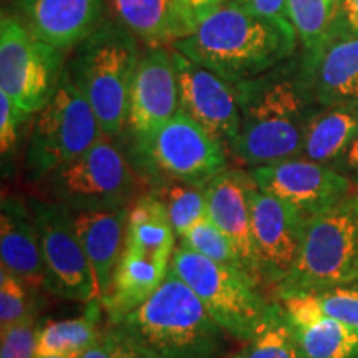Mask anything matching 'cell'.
Segmentation results:
<instances>
[{
  "instance_id": "8d00e7d4",
  "label": "cell",
  "mask_w": 358,
  "mask_h": 358,
  "mask_svg": "<svg viewBox=\"0 0 358 358\" xmlns=\"http://www.w3.org/2000/svg\"><path fill=\"white\" fill-rule=\"evenodd\" d=\"M334 169H337L340 174L350 179L355 187L358 186V131L348 145L345 153L342 155V158L335 163Z\"/></svg>"
},
{
  "instance_id": "74e56055",
  "label": "cell",
  "mask_w": 358,
  "mask_h": 358,
  "mask_svg": "<svg viewBox=\"0 0 358 358\" xmlns=\"http://www.w3.org/2000/svg\"><path fill=\"white\" fill-rule=\"evenodd\" d=\"M237 3L264 17H285L287 0H236Z\"/></svg>"
},
{
  "instance_id": "ab89813d",
  "label": "cell",
  "mask_w": 358,
  "mask_h": 358,
  "mask_svg": "<svg viewBox=\"0 0 358 358\" xmlns=\"http://www.w3.org/2000/svg\"><path fill=\"white\" fill-rule=\"evenodd\" d=\"M15 2H17V6L22 7V10H25V8L32 3V0H15Z\"/></svg>"
},
{
  "instance_id": "e0dca14e",
  "label": "cell",
  "mask_w": 358,
  "mask_h": 358,
  "mask_svg": "<svg viewBox=\"0 0 358 358\" xmlns=\"http://www.w3.org/2000/svg\"><path fill=\"white\" fill-rule=\"evenodd\" d=\"M252 178L248 169L227 168L206 186L208 217L216 224L239 250L249 274L262 285L252 237L249 191ZM264 287V285H262Z\"/></svg>"
},
{
  "instance_id": "8992f818",
  "label": "cell",
  "mask_w": 358,
  "mask_h": 358,
  "mask_svg": "<svg viewBox=\"0 0 358 358\" xmlns=\"http://www.w3.org/2000/svg\"><path fill=\"white\" fill-rule=\"evenodd\" d=\"M123 146L145 191L161 181L208 186L229 168L226 148L181 110L150 136Z\"/></svg>"
},
{
  "instance_id": "d4e9b609",
  "label": "cell",
  "mask_w": 358,
  "mask_h": 358,
  "mask_svg": "<svg viewBox=\"0 0 358 358\" xmlns=\"http://www.w3.org/2000/svg\"><path fill=\"white\" fill-rule=\"evenodd\" d=\"M358 131V103L319 106L307 124L301 158L335 166Z\"/></svg>"
},
{
  "instance_id": "4316f807",
  "label": "cell",
  "mask_w": 358,
  "mask_h": 358,
  "mask_svg": "<svg viewBox=\"0 0 358 358\" xmlns=\"http://www.w3.org/2000/svg\"><path fill=\"white\" fill-rule=\"evenodd\" d=\"M146 191L153 192L164 204L178 239L208 217L206 186H196L182 181H161Z\"/></svg>"
},
{
  "instance_id": "603a6c76",
  "label": "cell",
  "mask_w": 358,
  "mask_h": 358,
  "mask_svg": "<svg viewBox=\"0 0 358 358\" xmlns=\"http://www.w3.org/2000/svg\"><path fill=\"white\" fill-rule=\"evenodd\" d=\"M169 272V264L123 249L103 308L108 324H118L153 295Z\"/></svg>"
},
{
  "instance_id": "ac0fdd59",
  "label": "cell",
  "mask_w": 358,
  "mask_h": 358,
  "mask_svg": "<svg viewBox=\"0 0 358 358\" xmlns=\"http://www.w3.org/2000/svg\"><path fill=\"white\" fill-rule=\"evenodd\" d=\"M0 262L27 284L45 290L40 237L29 199L3 194L0 203Z\"/></svg>"
},
{
  "instance_id": "836d02e7",
  "label": "cell",
  "mask_w": 358,
  "mask_h": 358,
  "mask_svg": "<svg viewBox=\"0 0 358 358\" xmlns=\"http://www.w3.org/2000/svg\"><path fill=\"white\" fill-rule=\"evenodd\" d=\"M313 297L324 315L358 329V279L335 285Z\"/></svg>"
},
{
  "instance_id": "4fadbf2b",
  "label": "cell",
  "mask_w": 358,
  "mask_h": 358,
  "mask_svg": "<svg viewBox=\"0 0 358 358\" xmlns=\"http://www.w3.org/2000/svg\"><path fill=\"white\" fill-rule=\"evenodd\" d=\"M173 60L178 75L179 108L231 153L241 129L236 85L174 48Z\"/></svg>"
},
{
  "instance_id": "ba28073f",
  "label": "cell",
  "mask_w": 358,
  "mask_h": 358,
  "mask_svg": "<svg viewBox=\"0 0 358 358\" xmlns=\"http://www.w3.org/2000/svg\"><path fill=\"white\" fill-rule=\"evenodd\" d=\"M169 271L186 282L213 319L237 342L248 343L266 322L272 302L249 274L222 266L181 245L174 249Z\"/></svg>"
},
{
  "instance_id": "2e32d148",
  "label": "cell",
  "mask_w": 358,
  "mask_h": 358,
  "mask_svg": "<svg viewBox=\"0 0 358 358\" xmlns=\"http://www.w3.org/2000/svg\"><path fill=\"white\" fill-rule=\"evenodd\" d=\"M302 57L317 105L358 103V35L332 29L315 50H302Z\"/></svg>"
},
{
  "instance_id": "9c48e42d",
  "label": "cell",
  "mask_w": 358,
  "mask_h": 358,
  "mask_svg": "<svg viewBox=\"0 0 358 358\" xmlns=\"http://www.w3.org/2000/svg\"><path fill=\"white\" fill-rule=\"evenodd\" d=\"M105 136L100 120L65 69L55 95L34 115L25 146V179L34 185Z\"/></svg>"
},
{
  "instance_id": "d590c367",
  "label": "cell",
  "mask_w": 358,
  "mask_h": 358,
  "mask_svg": "<svg viewBox=\"0 0 358 358\" xmlns=\"http://www.w3.org/2000/svg\"><path fill=\"white\" fill-rule=\"evenodd\" d=\"M332 29L343 34L358 35V0H337Z\"/></svg>"
},
{
  "instance_id": "d6986e66",
  "label": "cell",
  "mask_w": 358,
  "mask_h": 358,
  "mask_svg": "<svg viewBox=\"0 0 358 358\" xmlns=\"http://www.w3.org/2000/svg\"><path fill=\"white\" fill-rule=\"evenodd\" d=\"M106 0H32L25 22L40 40L75 50L105 20Z\"/></svg>"
},
{
  "instance_id": "7c38bea8",
  "label": "cell",
  "mask_w": 358,
  "mask_h": 358,
  "mask_svg": "<svg viewBox=\"0 0 358 358\" xmlns=\"http://www.w3.org/2000/svg\"><path fill=\"white\" fill-rule=\"evenodd\" d=\"M248 173L259 189L292 204L306 217L329 211L355 191L337 169L301 156L248 168Z\"/></svg>"
},
{
  "instance_id": "4dcf8cb0",
  "label": "cell",
  "mask_w": 358,
  "mask_h": 358,
  "mask_svg": "<svg viewBox=\"0 0 358 358\" xmlns=\"http://www.w3.org/2000/svg\"><path fill=\"white\" fill-rule=\"evenodd\" d=\"M40 290L20 277L2 268L0 271V330L32 315H38L42 297Z\"/></svg>"
},
{
  "instance_id": "3957f363",
  "label": "cell",
  "mask_w": 358,
  "mask_h": 358,
  "mask_svg": "<svg viewBox=\"0 0 358 358\" xmlns=\"http://www.w3.org/2000/svg\"><path fill=\"white\" fill-rule=\"evenodd\" d=\"M140 40L118 20L105 19L73 50L69 75L93 106L105 136L122 141Z\"/></svg>"
},
{
  "instance_id": "9a60e30c",
  "label": "cell",
  "mask_w": 358,
  "mask_h": 358,
  "mask_svg": "<svg viewBox=\"0 0 358 358\" xmlns=\"http://www.w3.org/2000/svg\"><path fill=\"white\" fill-rule=\"evenodd\" d=\"M179 108V87L171 47H146L138 62L128 100L122 143L143 140L169 122Z\"/></svg>"
},
{
  "instance_id": "f35d334b",
  "label": "cell",
  "mask_w": 358,
  "mask_h": 358,
  "mask_svg": "<svg viewBox=\"0 0 358 358\" xmlns=\"http://www.w3.org/2000/svg\"><path fill=\"white\" fill-rule=\"evenodd\" d=\"M224 2H226V0H185L187 8H189L191 15L194 17L196 24Z\"/></svg>"
},
{
  "instance_id": "f546056e",
  "label": "cell",
  "mask_w": 358,
  "mask_h": 358,
  "mask_svg": "<svg viewBox=\"0 0 358 358\" xmlns=\"http://www.w3.org/2000/svg\"><path fill=\"white\" fill-rule=\"evenodd\" d=\"M178 245L194 250V252L201 254V256L211 259V261L217 264H222V266L239 268V271L249 274L239 250H237L234 243L229 239V236L219 229L209 217L203 219L194 227H191L186 234L179 237Z\"/></svg>"
},
{
  "instance_id": "30bf717a",
  "label": "cell",
  "mask_w": 358,
  "mask_h": 358,
  "mask_svg": "<svg viewBox=\"0 0 358 358\" xmlns=\"http://www.w3.org/2000/svg\"><path fill=\"white\" fill-rule=\"evenodd\" d=\"M66 52L43 42L27 22L3 10L0 19V92L35 115L55 95Z\"/></svg>"
},
{
  "instance_id": "ffe728a7",
  "label": "cell",
  "mask_w": 358,
  "mask_h": 358,
  "mask_svg": "<svg viewBox=\"0 0 358 358\" xmlns=\"http://www.w3.org/2000/svg\"><path fill=\"white\" fill-rule=\"evenodd\" d=\"M71 211V209H70ZM129 206L71 211L75 231L95 274L100 301L106 297L127 243Z\"/></svg>"
},
{
  "instance_id": "5bb4252c",
  "label": "cell",
  "mask_w": 358,
  "mask_h": 358,
  "mask_svg": "<svg viewBox=\"0 0 358 358\" xmlns=\"http://www.w3.org/2000/svg\"><path fill=\"white\" fill-rule=\"evenodd\" d=\"M252 237L264 287H274L285 279L297 259L307 219L285 203L259 189L252 182L249 191Z\"/></svg>"
},
{
  "instance_id": "6da1fadb",
  "label": "cell",
  "mask_w": 358,
  "mask_h": 358,
  "mask_svg": "<svg viewBox=\"0 0 358 358\" xmlns=\"http://www.w3.org/2000/svg\"><path fill=\"white\" fill-rule=\"evenodd\" d=\"M241 129L229 156L243 166L299 158L312 115L319 108L302 52L261 77L236 83Z\"/></svg>"
},
{
  "instance_id": "7bdbcfd3",
  "label": "cell",
  "mask_w": 358,
  "mask_h": 358,
  "mask_svg": "<svg viewBox=\"0 0 358 358\" xmlns=\"http://www.w3.org/2000/svg\"><path fill=\"white\" fill-rule=\"evenodd\" d=\"M355 192H357V194H358V186H357V187H355Z\"/></svg>"
},
{
  "instance_id": "b9f144b4",
  "label": "cell",
  "mask_w": 358,
  "mask_h": 358,
  "mask_svg": "<svg viewBox=\"0 0 358 358\" xmlns=\"http://www.w3.org/2000/svg\"><path fill=\"white\" fill-rule=\"evenodd\" d=\"M232 358H243V355H241V353H237V355H234Z\"/></svg>"
},
{
  "instance_id": "7402d4cb",
  "label": "cell",
  "mask_w": 358,
  "mask_h": 358,
  "mask_svg": "<svg viewBox=\"0 0 358 358\" xmlns=\"http://www.w3.org/2000/svg\"><path fill=\"white\" fill-rule=\"evenodd\" d=\"M115 19L146 47H173L196 27L185 0H111Z\"/></svg>"
},
{
  "instance_id": "277c9868",
  "label": "cell",
  "mask_w": 358,
  "mask_h": 358,
  "mask_svg": "<svg viewBox=\"0 0 358 358\" xmlns=\"http://www.w3.org/2000/svg\"><path fill=\"white\" fill-rule=\"evenodd\" d=\"M158 358H221L226 332L171 271L148 301L122 320Z\"/></svg>"
},
{
  "instance_id": "44dd1931",
  "label": "cell",
  "mask_w": 358,
  "mask_h": 358,
  "mask_svg": "<svg viewBox=\"0 0 358 358\" xmlns=\"http://www.w3.org/2000/svg\"><path fill=\"white\" fill-rule=\"evenodd\" d=\"M280 302L294 325L302 358H358V329L324 315L313 295Z\"/></svg>"
},
{
  "instance_id": "f1b7e54d",
  "label": "cell",
  "mask_w": 358,
  "mask_h": 358,
  "mask_svg": "<svg viewBox=\"0 0 358 358\" xmlns=\"http://www.w3.org/2000/svg\"><path fill=\"white\" fill-rule=\"evenodd\" d=\"M337 0H287V19L297 32L303 52L315 50L330 34Z\"/></svg>"
},
{
  "instance_id": "484cf974",
  "label": "cell",
  "mask_w": 358,
  "mask_h": 358,
  "mask_svg": "<svg viewBox=\"0 0 358 358\" xmlns=\"http://www.w3.org/2000/svg\"><path fill=\"white\" fill-rule=\"evenodd\" d=\"M105 308L100 299L85 303V310L70 319L53 320L40 327L37 355L78 358L101 335Z\"/></svg>"
},
{
  "instance_id": "7a4b0ae2",
  "label": "cell",
  "mask_w": 358,
  "mask_h": 358,
  "mask_svg": "<svg viewBox=\"0 0 358 358\" xmlns=\"http://www.w3.org/2000/svg\"><path fill=\"white\" fill-rule=\"evenodd\" d=\"M299 45L289 19L259 15L236 0H226L173 48L236 85L289 60Z\"/></svg>"
},
{
  "instance_id": "8fae6325",
  "label": "cell",
  "mask_w": 358,
  "mask_h": 358,
  "mask_svg": "<svg viewBox=\"0 0 358 358\" xmlns=\"http://www.w3.org/2000/svg\"><path fill=\"white\" fill-rule=\"evenodd\" d=\"M29 204L40 237L45 292L80 303L100 299L95 274L75 231L70 208L43 196L29 198Z\"/></svg>"
},
{
  "instance_id": "60d3db41",
  "label": "cell",
  "mask_w": 358,
  "mask_h": 358,
  "mask_svg": "<svg viewBox=\"0 0 358 358\" xmlns=\"http://www.w3.org/2000/svg\"><path fill=\"white\" fill-rule=\"evenodd\" d=\"M35 358H65V357H60V355H37Z\"/></svg>"
},
{
  "instance_id": "e575fe53",
  "label": "cell",
  "mask_w": 358,
  "mask_h": 358,
  "mask_svg": "<svg viewBox=\"0 0 358 358\" xmlns=\"http://www.w3.org/2000/svg\"><path fill=\"white\" fill-rule=\"evenodd\" d=\"M38 315L17 322L7 329H2V348L0 358H35L37 357L38 332H40Z\"/></svg>"
},
{
  "instance_id": "5b68a950",
  "label": "cell",
  "mask_w": 358,
  "mask_h": 358,
  "mask_svg": "<svg viewBox=\"0 0 358 358\" xmlns=\"http://www.w3.org/2000/svg\"><path fill=\"white\" fill-rule=\"evenodd\" d=\"M358 279V194L355 191L329 211L308 217L301 249L274 299L315 295Z\"/></svg>"
},
{
  "instance_id": "52a82bcc",
  "label": "cell",
  "mask_w": 358,
  "mask_h": 358,
  "mask_svg": "<svg viewBox=\"0 0 358 358\" xmlns=\"http://www.w3.org/2000/svg\"><path fill=\"white\" fill-rule=\"evenodd\" d=\"M43 198L71 211L129 206L145 191L123 143L103 136L83 155L38 182Z\"/></svg>"
},
{
  "instance_id": "83f0119b",
  "label": "cell",
  "mask_w": 358,
  "mask_h": 358,
  "mask_svg": "<svg viewBox=\"0 0 358 358\" xmlns=\"http://www.w3.org/2000/svg\"><path fill=\"white\" fill-rule=\"evenodd\" d=\"M243 358H302L284 303L274 299L261 330L245 343Z\"/></svg>"
},
{
  "instance_id": "1f68e13d",
  "label": "cell",
  "mask_w": 358,
  "mask_h": 358,
  "mask_svg": "<svg viewBox=\"0 0 358 358\" xmlns=\"http://www.w3.org/2000/svg\"><path fill=\"white\" fill-rule=\"evenodd\" d=\"M78 358H158L134 330L124 325L106 324L100 338Z\"/></svg>"
},
{
  "instance_id": "cb8c5ba5",
  "label": "cell",
  "mask_w": 358,
  "mask_h": 358,
  "mask_svg": "<svg viewBox=\"0 0 358 358\" xmlns=\"http://www.w3.org/2000/svg\"><path fill=\"white\" fill-rule=\"evenodd\" d=\"M176 232L164 204L153 192L143 191L129 204L124 250L169 264L176 249Z\"/></svg>"
},
{
  "instance_id": "d6a6232c",
  "label": "cell",
  "mask_w": 358,
  "mask_h": 358,
  "mask_svg": "<svg viewBox=\"0 0 358 358\" xmlns=\"http://www.w3.org/2000/svg\"><path fill=\"white\" fill-rule=\"evenodd\" d=\"M32 116L17 106L6 93L0 92V155H2V173L6 178L12 171L22 133Z\"/></svg>"
}]
</instances>
